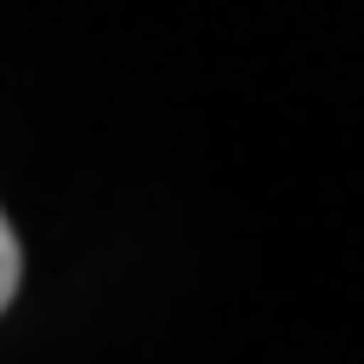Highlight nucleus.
<instances>
[{"mask_svg":"<svg viewBox=\"0 0 364 364\" xmlns=\"http://www.w3.org/2000/svg\"><path fill=\"white\" fill-rule=\"evenodd\" d=\"M13 294H19V237H13V224L0 218V314H6Z\"/></svg>","mask_w":364,"mask_h":364,"instance_id":"f257e3e1","label":"nucleus"}]
</instances>
